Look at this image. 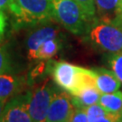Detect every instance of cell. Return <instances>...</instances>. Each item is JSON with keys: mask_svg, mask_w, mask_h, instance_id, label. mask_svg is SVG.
I'll return each mask as SVG.
<instances>
[{"mask_svg": "<svg viewBox=\"0 0 122 122\" xmlns=\"http://www.w3.org/2000/svg\"><path fill=\"white\" fill-rule=\"evenodd\" d=\"M92 48L106 53L122 52V16L93 20L82 35Z\"/></svg>", "mask_w": 122, "mask_h": 122, "instance_id": "obj_1", "label": "cell"}, {"mask_svg": "<svg viewBox=\"0 0 122 122\" xmlns=\"http://www.w3.org/2000/svg\"><path fill=\"white\" fill-rule=\"evenodd\" d=\"M8 11L13 17V27H32L54 20L52 0H12Z\"/></svg>", "mask_w": 122, "mask_h": 122, "instance_id": "obj_2", "label": "cell"}, {"mask_svg": "<svg viewBox=\"0 0 122 122\" xmlns=\"http://www.w3.org/2000/svg\"><path fill=\"white\" fill-rule=\"evenodd\" d=\"M53 81L59 88L75 96L88 85H95L94 71L67 61H56L52 67ZM96 86V85H95Z\"/></svg>", "mask_w": 122, "mask_h": 122, "instance_id": "obj_3", "label": "cell"}, {"mask_svg": "<svg viewBox=\"0 0 122 122\" xmlns=\"http://www.w3.org/2000/svg\"><path fill=\"white\" fill-rule=\"evenodd\" d=\"M54 20L67 31L76 35H83L92 22L74 0H52Z\"/></svg>", "mask_w": 122, "mask_h": 122, "instance_id": "obj_4", "label": "cell"}, {"mask_svg": "<svg viewBox=\"0 0 122 122\" xmlns=\"http://www.w3.org/2000/svg\"><path fill=\"white\" fill-rule=\"evenodd\" d=\"M56 91L49 79H45L40 86L33 92L31 91L28 110L34 122H45L48 109Z\"/></svg>", "mask_w": 122, "mask_h": 122, "instance_id": "obj_5", "label": "cell"}, {"mask_svg": "<svg viewBox=\"0 0 122 122\" xmlns=\"http://www.w3.org/2000/svg\"><path fill=\"white\" fill-rule=\"evenodd\" d=\"M74 109L70 94L56 91L48 109L45 122H70Z\"/></svg>", "mask_w": 122, "mask_h": 122, "instance_id": "obj_6", "label": "cell"}, {"mask_svg": "<svg viewBox=\"0 0 122 122\" xmlns=\"http://www.w3.org/2000/svg\"><path fill=\"white\" fill-rule=\"evenodd\" d=\"M30 94L31 92H27L6 101L2 115L3 122H34L28 110Z\"/></svg>", "mask_w": 122, "mask_h": 122, "instance_id": "obj_7", "label": "cell"}, {"mask_svg": "<svg viewBox=\"0 0 122 122\" xmlns=\"http://www.w3.org/2000/svg\"><path fill=\"white\" fill-rule=\"evenodd\" d=\"M58 28L52 25H44L33 31L26 40L27 57L29 60H36V54L39 48L48 39L58 37Z\"/></svg>", "mask_w": 122, "mask_h": 122, "instance_id": "obj_8", "label": "cell"}, {"mask_svg": "<svg viewBox=\"0 0 122 122\" xmlns=\"http://www.w3.org/2000/svg\"><path fill=\"white\" fill-rule=\"evenodd\" d=\"M95 73V85L100 94H107L118 92L121 87V82L111 70L106 68L93 69Z\"/></svg>", "mask_w": 122, "mask_h": 122, "instance_id": "obj_9", "label": "cell"}, {"mask_svg": "<svg viewBox=\"0 0 122 122\" xmlns=\"http://www.w3.org/2000/svg\"><path fill=\"white\" fill-rule=\"evenodd\" d=\"M24 80L16 75L0 74V100H7L16 94L22 86Z\"/></svg>", "mask_w": 122, "mask_h": 122, "instance_id": "obj_10", "label": "cell"}, {"mask_svg": "<svg viewBox=\"0 0 122 122\" xmlns=\"http://www.w3.org/2000/svg\"><path fill=\"white\" fill-rule=\"evenodd\" d=\"M100 92L95 85H88L83 88L77 95L71 96V101L75 108L86 109L91 105L99 103Z\"/></svg>", "mask_w": 122, "mask_h": 122, "instance_id": "obj_11", "label": "cell"}, {"mask_svg": "<svg viewBox=\"0 0 122 122\" xmlns=\"http://www.w3.org/2000/svg\"><path fill=\"white\" fill-rule=\"evenodd\" d=\"M100 103L108 113L115 114L122 117V92L101 94L99 100Z\"/></svg>", "mask_w": 122, "mask_h": 122, "instance_id": "obj_12", "label": "cell"}, {"mask_svg": "<svg viewBox=\"0 0 122 122\" xmlns=\"http://www.w3.org/2000/svg\"><path fill=\"white\" fill-rule=\"evenodd\" d=\"M61 46V41L59 40V37H53L48 39L39 48L36 54V60H50L59 52Z\"/></svg>", "mask_w": 122, "mask_h": 122, "instance_id": "obj_13", "label": "cell"}, {"mask_svg": "<svg viewBox=\"0 0 122 122\" xmlns=\"http://www.w3.org/2000/svg\"><path fill=\"white\" fill-rule=\"evenodd\" d=\"M97 17L114 18L118 16L117 0H95Z\"/></svg>", "mask_w": 122, "mask_h": 122, "instance_id": "obj_14", "label": "cell"}, {"mask_svg": "<svg viewBox=\"0 0 122 122\" xmlns=\"http://www.w3.org/2000/svg\"><path fill=\"white\" fill-rule=\"evenodd\" d=\"M107 61L110 70L117 76L122 85V52L108 53Z\"/></svg>", "mask_w": 122, "mask_h": 122, "instance_id": "obj_15", "label": "cell"}, {"mask_svg": "<svg viewBox=\"0 0 122 122\" xmlns=\"http://www.w3.org/2000/svg\"><path fill=\"white\" fill-rule=\"evenodd\" d=\"M81 6L84 14L86 15L90 22H92L97 18V10L95 0H74Z\"/></svg>", "mask_w": 122, "mask_h": 122, "instance_id": "obj_16", "label": "cell"}, {"mask_svg": "<svg viewBox=\"0 0 122 122\" xmlns=\"http://www.w3.org/2000/svg\"><path fill=\"white\" fill-rule=\"evenodd\" d=\"M85 110H86V114H87L88 121L89 122H96L100 118H101L102 117H104L105 115L108 114L106 109L100 103L91 105V106L87 107L85 109Z\"/></svg>", "mask_w": 122, "mask_h": 122, "instance_id": "obj_17", "label": "cell"}, {"mask_svg": "<svg viewBox=\"0 0 122 122\" xmlns=\"http://www.w3.org/2000/svg\"><path fill=\"white\" fill-rule=\"evenodd\" d=\"M11 71L12 65L8 52L4 48L0 47V74L8 73Z\"/></svg>", "mask_w": 122, "mask_h": 122, "instance_id": "obj_18", "label": "cell"}, {"mask_svg": "<svg viewBox=\"0 0 122 122\" xmlns=\"http://www.w3.org/2000/svg\"><path fill=\"white\" fill-rule=\"evenodd\" d=\"M70 122H89L85 109L75 108Z\"/></svg>", "mask_w": 122, "mask_h": 122, "instance_id": "obj_19", "label": "cell"}, {"mask_svg": "<svg viewBox=\"0 0 122 122\" xmlns=\"http://www.w3.org/2000/svg\"><path fill=\"white\" fill-rule=\"evenodd\" d=\"M7 25V16L3 10H0V40L3 39Z\"/></svg>", "mask_w": 122, "mask_h": 122, "instance_id": "obj_20", "label": "cell"}, {"mask_svg": "<svg viewBox=\"0 0 122 122\" xmlns=\"http://www.w3.org/2000/svg\"><path fill=\"white\" fill-rule=\"evenodd\" d=\"M96 122H122V117L115 114L108 113Z\"/></svg>", "mask_w": 122, "mask_h": 122, "instance_id": "obj_21", "label": "cell"}, {"mask_svg": "<svg viewBox=\"0 0 122 122\" xmlns=\"http://www.w3.org/2000/svg\"><path fill=\"white\" fill-rule=\"evenodd\" d=\"M12 0H0V10H3L5 9H8L9 5L11 4Z\"/></svg>", "mask_w": 122, "mask_h": 122, "instance_id": "obj_22", "label": "cell"}, {"mask_svg": "<svg viewBox=\"0 0 122 122\" xmlns=\"http://www.w3.org/2000/svg\"><path fill=\"white\" fill-rule=\"evenodd\" d=\"M117 13L118 15L122 16V0H117Z\"/></svg>", "mask_w": 122, "mask_h": 122, "instance_id": "obj_23", "label": "cell"}, {"mask_svg": "<svg viewBox=\"0 0 122 122\" xmlns=\"http://www.w3.org/2000/svg\"><path fill=\"white\" fill-rule=\"evenodd\" d=\"M6 101H7V100H0V118H2V115H3V112H4V109H5V106Z\"/></svg>", "mask_w": 122, "mask_h": 122, "instance_id": "obj_24", "label": "cell"}, {"mask_svg": "<svg viewBox=\"0 0 122 122\" xmlns=\"http://www.w3.org/2000/svg\"><path fill=\"white\" fill-rule=\"evenodd\" d=\"M0 122H3V120H2V118H0Z\"/></svg>", "mask_w": 122, "mask_h": 122, "instance_id": "obj_25", "label": "cell"}]
</instances>
